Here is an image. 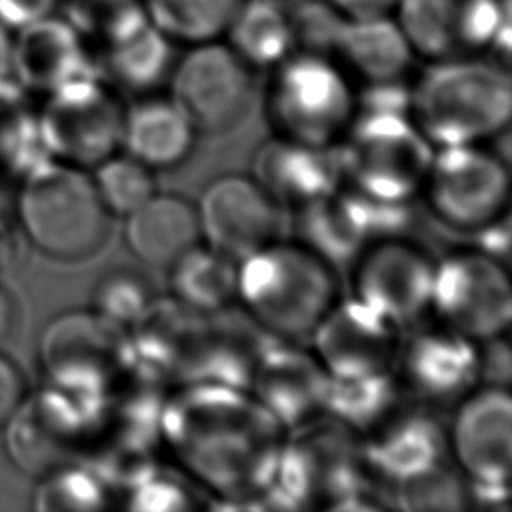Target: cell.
Wrapping results in <instances>:
<instances>
[{"label":"cell","mask_w":512,"mask_h":512,"mask_svg":"<svg viewBox=\"0 0 512 512\" xmlns=\"http://www.w3.org/2000/svg\"><path fill=\"white\" fill-rule=\"evenodd\" d=\"M26 96L28 94L24 92L14 74L12 32L0 24V102H14Z\"/></svg>","instance_id":"40"},{"label":"cell","mask_w":512,"mask_h":512,"mask_svg":"<svg viewBox=\"0 0 512 512\" xmlns=\"http://www.w3.org/2000/svg\"><path fill=\"white\" fill-rule=\"evenodd\" d=\"M396 22L414 56L430 62L510 48L508 0H398Z\"/></svg>","instance_id":"14"},{"label":"cell","mask_w":512,"mask_h":512,"mask_svg":"<svg viewBox=\"0 0 512 512\" xmlns=\"http://www.w3.org/2000/svg\"><path fill=\"white\" fill-rule=\"evenodd\" d=\"M16 322V300L12 292L0 284V344L10 336Z\"/></svg>","instance_id":"42"},{"label":"cell","mask_w":512,"mask_h":512,"mask_svg":"<svg viewBox=\"0 0 512 512\" xmlns=\"http://www.w3.org/2000/svg\"><path fill=\"white\" fill-rule=\"evenodd\" d=\"M448 458L480 500H508L512 464V398L506 384H478L454 404L446 426Z\"/></svg>","instance_id":"12"},{"label":"cell","mask_w":512,"mask_h":512,"mask_svg":"<svg viewBox=\"0 0 512 512\" xmlns=\"http://www.w3.org/2000/svg\"><path fill=\"white\" fill-rule=\"evenodd\" d=\"M430 312L478 344L506 336L512 322L506 264L474 246L436 258Z\"/></svg>","instance_id":"13"},{"label":"cell","mask_w":512,"mask_h":512,"mask_svg":"<svg viewBox=\"0 0 512 512\" xmlns=\"http://www.w3.org/2000/svg\"><path fill=\"white\" fill-rule=\"evenodd\" d=\"M174 62V42L144 12L100 44L96 72L114 88L146 94L170 78Z\"/></svg>","instance_id":"25"},{"label":"cell","mask_w":512,"mask_h":512,"mask_svg":"<svg viewBox=\"0 0 512 512\" xmlns=\"http://www.w3.org/2000/svg\"><path fill=\"white\" fill-rule=\"evenodd\" d=\"M36 116L52 160L92 170L122 146L126 106L116 88L98 74L44 94Z\"/></svg>","instance_id":"10"},{"label":"cell","mask_w":512,"mask_h":512,"mask_svg":"<svg viewBox=\"0 0 512 512\" xmlns=\"http://www.w3.org/2000/svg\"><path fill=\"white\" fill-rule=\"evenodd\" d=\"M196 126L172 98H144L126 108L122 146L152 170L186 162L196 144Z\"/></svg>","instance_id":"28"},{"label":"cell","mask_w":512,"mask_h":512,"mask_svg":"<svg viewBox=\"0 0 512 512\" xmlns=\"http://www.w3.org/2000/svg\"><path fill=\"white\" fill-rule=\"evenodd\" d=\"M402 330L356 298L340 300L310 334L312 352L330 378L394 372Z\"/></svg>","instance_id":"20"},{"label":"cell","mask_w":512,"mask_h":512,"mask_svg":"<svg viewBox=\"0 0 512 512\" xmlns=\"http://www.w3.org/2000/svg\"><path fill=\"white\" fill-rule=\"evenodd\" d=\"M362 450L368 474L400 488L446 464V426L440 424L430 406L400 402L362 436Z\"/></svg>","instance_id":"21"},{"label":"cell","mask_w":512,"mask_h":512,"mask_svg":"<svg viewBox=\"0 0 512 512\" xmlns=\"http://www.w3.org/2000/svg\"><path fill=\"white\" fill-rule=\"evenodd\" d=\"M408 114L434 148L484 144L510 124V74L476 56L430 62L410 88Z\"/></svg>","instance_id":"3"},{"label":"cell","mask_w":512,"mask_h":512,"mask_svg":"<svg viewBox=\"0 0 512 512\" xmlns=\"http://www.w3.org/2000/svg\"><path fill=\"white\" fill-rule=\"evenodd\" d=\"M402 394L404 390L394 372L362 378H330L324 416L362 438L402 402Z\"/></svg>","instance_id":"31"},{"label":"cell","mask_w":512,"mask_h":512,"mask_svg":"<svg viewBox=\"0 0 512 512\" xmlns=\"http://www.w3.org/2000/svg\"><path fill=\"white\" fill-rule=\"evenodd\" d=\"M90 178L110 216H128L156 192L154 170L128 152L96 164Z\"/></svg>","instance_id":"34"},{"label":"cell","mask_w":512,"mask_h":512,"mask_svg":"<svg viewBox=\"0 0 512 512\" xmlns=\"http://www.w3.org/2000/svg\"><path fill=\"white\" fill-rule=\"evenodd\" d=\"M342 182L390 202H412L434 154L408 112L356 110L334 146Z\"/></svg>","instance_id":"7"},{"label":"cell","mask_w":512,"mask_h":512,"mask_svg":"<svg viewBox=\"0 0 512 512\" xmlns=\"http://www.w3.org/2000/svg\"><path fill=\"white\" fill-rule=\"evenodd\" d=\"M38 358L48 384L108 404L134 352L128 330L90 308L54 316L40 334Z\"/></svg>","instance_id":"8"},{"label":"cell","mask_w":512,"mask_h":512,"mask_svg":"<svg viewBox=\"0 0 512 512\" xmlns=\"http://www.w3.org/2000/svg\"><path fill=\"white\" fill-rule=\"evenodd\" d=\"M204 244L242 260L276 242L284 232V208L244 174L214 178L196 204Z\"/></svg>","instance_id":"19"},{"label":"cell","mask_w":512,"mask_h":512,"mask_svg":"<svg viewBox=\"0 0 512 512\" xmlns=\"http://www.w3.org/2000/svg\"><path fill=\"white\" fill-rule=\"evenodd\" d=\"M420 196L438 222L474 234L508 214L510 170L506 158L484 144L434 148Z\"/></svg>","instance_id":"11"},{"label":"cell","mask_w":512,"mask_h":512,"mask_svg":"<svg viewBox=\"0 0 512 512\" xmlns=\"http://www.w3.org/2000/svg\"><path fill=\"white\" fill-rule=\"evenodd\" d=\"M348 268L352 298L402 332L430 312L436 258L406 234L370 244Z\"/></svg>","instance_id":"16"},{"label":"cell","mask_w":512,"mask_h":512,"mask_svg":"<svg viewBox=\"0 0 512 512\" xmlns=\"http://www.w3.org/2000/svg\"><path fill=\"white\" fill-rule=\"evenodd\" d=\"M336 268L298 240H276L238 260L236 302L278 340L310 338L338 302Z\"/></svg>","instance_id":"2"},{"label":"cell","mask_w":512,"mask_h":512,"mask_svg":"<svg viewBox=\"0 0 512 512\" xmlns=\"http://www.w3.org/2000/svg\"><path fill=\"white\" fill-rule=\"evenodd\" d=\"M58 14L64 16L88 42L102 44L128 22L144 14L142 0H60Z\"/></svg>","instance_id":"36"},{"label":"cell","mask_w":512,"mask_h":512,"mask_svg":"<svg viewBox=\"0 0 512 512\" xmlns=\"http://www.w3.org/2000/svg\"><path fill=\"white\" fill-rule=\"evenodd\" d=\"M342 18L362 20L390 16L398 0H326Z\"/></svg>","instance_id":"41"},{"label":"cell","mask_w":512,"mask_h":512,"mask_svg":"<svg viewBox=\"0 0 512 512\" xmlns=\"http://www.w3.org/2000/svg\"><path fill=\"white\" fill-rule=\"evenodd\" d=\"M108 404L78 398L54 384L22 398L4 422V446L12 464L42 476L76 462L106 422Z\"/></svg>","instance_id":"9"},{"label":"cell","mask_w":512,"mask_h":512,"mask_svg":"<svg viewBox=\"0 0 512 512\" xmlns=\"http://www.w3.org/2000/svg\"><path fill=\"white\" fill-rule=\"evenodd\" d=\"M16 218L30 244L60 262L96 254L110 226L88 170L52 158L20 178Z\"/></svg>","instance_id":"4"},{"label":"cell","mask_w":512,"mask_h":512,"mask_svg":"<svg viewBox=\"0 0 512 512\" xmlns=\"http://www.w3.org/2000/svg\"><path fill=\"white\" fill-rule=\"evenodd\" d=\"M224 34L254 70L274 68L296 46L290 14L278 0H242Z\"/></svg>","instance_id":"30"},{"label":"cell","mask_w":512,"mask_h":512,"mask_svg":"<svg viewBox=\"0 0 512 512\" xmlns=\"http://www.w3.org/2000/svg\"><path fill=\"white\" fill-rule=\"evenodd\" d=\"M474 236L478 240L474 248H478L484 254L506 264L508 254H510V218H508V214L486 224L484 228L474 232Z\"/></svg>","instance_id":"39"},{"label":"cell","mask_w":512,"mask_h":512,"mask_svg":"<svg viewBox=\"0 0 512 512\" xmlns=\"http://www.w3.org/2000/svg\"><path fill=\"white\" fill-rule=\"evenodd\" d=\"M126 218V246L148 266L168 268L202 242L196 204L172 192H154Z\"/></svg>","instance_id":"26"},{"label":"cell","mask_w":512,"mask_h":512,"mask_svg":"<svg viewBox=\"0 0 512 512\" xmlns=\"http://www.w3.org/2000/svg\"><path fill=\"white\" fill-rule=\"evenodd\" d=\"M156 300L150 278L134 268H114L98 278L92 310L130 330Z\"/></svg>","instance_id":"35"},{"label":"cell","mask_w":512,"mask_h":512,"mask_svg":"<svg viewBox=\"0 0 512 512\" xmlns=\"http://www.w3.org/2000/svg\"><path fill=\"white\" fill-rule=\"evenodd\" d=\"M38 478L32 500L36 510H102L110 506V486L84 462L62 464Z\"/></svg>","instance_id":"33"},{"label":"cell","mask_w":512,"mask_h":512,"mask_svg":"<svg viewBox=\"0 0 512 512\" xmlns=\"http://www.w3.org/2000/svg\"><path fill=\"white\" fill-rule=\"evenodd\" d=\"M296 240L334 268L350 262L370 244L406 234L410 202H390L340 184L328 196L294 210Z\"/></svg>","instance_id":"15"},{"label":"cell","mask_w":512,"mask_h":512,"mask_svg":"<svg viewBox=\"0 0 512 512\" xmlns=\"http://www.w3.org/2000/svg\"><path fill=\"white\" fill-rule=\"evenodd\" d=\"M400 388L430 408L454 406L482 380V350L468 336L434 322L402 332L394 366Z\"/></svg>","instance_id":"18"},{"label":"cell","mask_w":512,"mask_h":512,"mask_svg":"<svg viewBox=\"0 0 512 512\" xmlns=\"http://www.w3.org/2000/svg\"><path fill=\"white\" fill-rule=\"evenodd\" d=\"M288 430L244 388L186 382L166 398L160 442L192 482L220 500H264Z\"/></svg>","instance_id":"1"},{"label":"cell","mask_w":512,"mask_h":512,"mask_svg":"<svg viewBox=\"0 0 512 512\" xmlns=\"http://www.w3.org/2000/svg\"><path fill=\"white\" fill-rule=\"evenodd\" d=\"M254 180L282 206L300 210L342 184L334 148L272 136L254 156Z\"/></svg>","instance_id":"24"},{"label":"cell","mask_w":512,"mask_h":512,"mask_svg":"<svg viewBox=\"0 0 512 512\" xmlns=\"http://www.w3.org/2000/svg\"><path fill=\"white\" fill-rule=\"evenodd\" d=\"M332 50L364 86L402 82L414 52L390 16L342 20Z\"/></svg>","instance_id":"27"},{"label":"cell","mask_w":512,"mask_h":512,"mask_svg":"<svg viewBox=\"0 0 512 512\" xmlns=\"http://www.w3.org/2000/svg\"><path fill=\"white\" fill-rule=\"evenodd\" d=\"M330 376L310 348L294 340L266 342L248 392L286 430L324 416Z\"/></svg>","instance_id":"22"},{"label":"cell","mask_w":512,"mask_h":512,"mask_svg":"<svg viewBox=\"0 0 512 512\" xmlns=\"http://www.w3.org/2000/svg\"><path fill=\"white\" fill-rule=\"evenodd\" d=\"M24 100V98H22ZM20 100H14V102H0V144H2V126H4V118H6V112L12 104H16Z\"/></svg>","instance_id":"44"},{"label":"cell","mask_w":512,"mask_h":512,"mask_svg":"<svg viewBox=\"0 0 512 512\" xmlns=\"http://www.w3.org/2000/svg\"><path fill=\"white\" fill-rule=\"evenodd\" d=\"M26 394V378L20 366L10 356L0 352V428L12 416V412L18 408Z\"/></svg>","instance_id":"38"},{"label":"cell","mask_w":512,"mask_h":512,"mask_svg":"<svg viewBox=\"0 0 512 512\" xmlns=\"http://www.w3.org/2000/svg\"><path fill=\"white\" fill-rule=\"evenodd\" d=\"M358 102L348 74L316 52L288 54L262 90V112L272 136L334 148Z\"/></svg>","instance_id":"5"},{"label":"cell","mask_w":512,"mask_h":512,"mask_svg":"<svg viewBox=\"0 0 512 512\" xmlns=\"http://www.w3.org/2000/svg\"><path fill=\"white\" fill-rule=\"evenodd\" d=\"M4 230H6V202H4V198L0 194V242L4 238Z\"/></svg>","instance_id":"43"},{"label":"cell","mask_w":512,"mask_h":512,"mask_svg":"<svg viewBox=\"0 0 512 512\" xmlns=\"http://www.w3.org/2000/svg\"><path fill=\"white\" fill-rule=\"evenodd\" d=\"M168 270L172 298L198 314H216L236 302L238 262L208 244L192 246Z\"/></svg>","instance_id":"29"},{"label":"cell","mask_w":512,"mask_h":512,"mask_svg":"<svg viewBox=\"0 0 512 512\" xmlns=\"http://www.w3.org/2000/svg\"><path fill=\"white\" fill-rule=\"evenodd\" d=\"M242 0H142L150 22L174 44L218 40Z\"/></svg>","instance_id":"32"},{"label":"cell","mask_w":512,"mask_h":512,"mask_svg":"<svg viewBox=\"0 0 512 512\" xmlns=\"http://www.w3.org/2000/svg\"><path fill=\"white\" fill-rule=\"evenodd\" d=\"M254 72L228 44L216 40L194 44L174 62L172 100L198 132L232 130L246 118L256 98Z\"/></svg>","instance_id":"17"},{"label":"cell","mask_w":512,"mask_h":512,"mask_svg":"<svg viewBox=\"0 0 512 512\" xmlns=\"http://www.w3.org/2000/svg\"><path fill=\"white\" fill-rule=\"evenodd\" d=\"M362 438L328 416L288 430L268 496L288 508H342L368 480ZM264 498V500H266Z\"/></svg>","instance_id":"6"},{"label":"cell","mask_w":512,"mask_h":512,"mask_svg":"<svg viewBox=\"0 0 512 512\" xmlns=\"http://www.w3.org/2000/svg\"><path fill=\"white\" fill-rule=\"evenodd\" d=\"M14 74L26 94H48L82 76L98 74L88 42L58 12L12 32Z\"/></svg>","instance_id":"23"},{"label":"cell","mask_w":512,"mask_h":512,"mask_svg":"<svg viewBox=\"0 0 512 512\" xmlns=\"http://www.w3.org/2000/svg\"><path fill=\"white\" fill-rule=\"evenodd\" d=\"M60 0H0V24L14 32L58 12Z\"/></svg>","instance_id":"37"}]
</instances>
